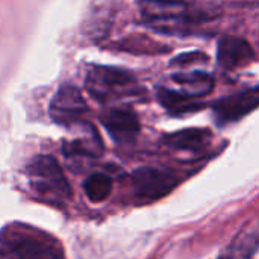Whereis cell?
<instances>
[{
    "label": "cell",
    "mask_w": 259,
    "mask_h": 259,
    "mask_svg": "<svg viewBox=\"0 0 259 259\" xmlns=\"http://www.w3.org/2000/svg\"><path fill=\"white\" fill-rule=\"evenodd\" d=\"M0 259H61V249L39 229L9 225L0 234Z\"/></svg>",
    "instance_id": "obj_1"
},
{
    "label": "cell",
    "mask_w": 259,
    "mask_h": 259,
    "mask_svg": "<svg viewBox=\"0 0 259 259\" xmlns=\"http://www.w3.org/2000/svg\"><path fill=\"white\" fill-rule=\"evenodd\" d=\"M27 179L35 196L49 205L64 206L71 197L70 184L59 162L50 155H39L30 161Z\"/></svg>",
    "instance_id": "obj_2"
},
{
    "label": "cell",
    "mask_w": 259,
    "mask_h": 259,
    "mask_svg": "<svg viewBox=\"0 0 259 259\" xmlns=\"http://www.w3.org/2000/svg\"><path fill=\"white\" fill-rule=\"evenodd\" d=\"M87 90L99 102H112L138 94V82L126 70L96 65L87 74Z\"/></svg>",
    "instance_id": "obj_3"
},
{
    "label": "cell",
    "mask_w": 259,
    "mask_h": 259,
    "mask_svg": "<svg viewBox=\"0 0 259 259\" xmlns=\"http://www.w3.org/2000/svg\"><path fill=\"white\" fill-rule=\"evenodd\" d=\"M179 184L175 171L156 167H140L131 176L134 197L140 203H150L168 196Z\"/></svg>",
    "instance_id": "obj_4"
},
{
    "label": "cell",
    "mask_w": 259,
    "mask_h": 259,
    "mask_svg": "<svg viewBox=\"0 0 259 259\" xmlns=\"http://www.w3.org/2000/svg\"><path fill=\"white\" fill-rule=\"evenodd\" d=\"M259 108V85L220 99L212 105L214 118L220 126L234 123Z\"/></svg>",
    "instance_id": "obj_5"
},
{
    "label": "cell",
    "mask_w": 259,
    "mask_h": 259,
    "mask_svg": "<svg viewBox=\"0 0 259 259\" xmlns=\"http://www.w3.org/2000/svg\"><path fill=\"white\" fill-rule=\"evenodd\" d=\"M87 112V103L79 88L73 85L61 87L52 99L50 117L56 124L73 126Z\"/></svg>",
    "instance_id": "obj_6"
},
{
    "label": "cell",
    "mask_w": 259,
    "mask_h": 259,
    "mask_svg": "<svg viewBox=\"0 0 259 259\" xmlns=\"http://www.w3.org/2000/svg\"><path fill=\"white\" fill-rule=\"evenodd\" d=\"M109 137L120 144L132 143L140 132V121L137 114L127 108H114L100 117Z\"/></svg>",
    "instance_id": "obj_7"
},
{
    "label": "cell",
    "mask_w": 259,
    "mask_h": 259,
    "mask_svg": "<svg viewBox=\"0 0 259 259\" xmlns=\"http://www.w3.org/2000/svg\"><path fill=\"white\" fill-rule=\"evenodd\" d=\"M253 56L255 53H253L252 46L243 38L225 36L219 42L217 59H219V64L226 70L247 65L249 62H252Z\"/></svg>",
    "instance_id": "obj_8"
},
{
    "label": "cell",
    "mask_w": 259,
    "mask_h": 259,
    "mask_svg": "<svg viewBox=\"0 0 259 259\" xmlns=\"http://www.w3.org/2000/svg\"><path fill=\"white\" fill-rule=\"evenodd\" d=\"M102 140L91 124H87L80 134L64 141V153L67 156L96 158L102 153Z\"/></svg>",
    "instance_id": "obj_9"
},
{
    "label": "cell",
    "mask_w": 259,
    "mask_h": 259,
    "mask_svg": "<svg viewBox=\"0 0 259 259\" xmlns=\"http://www.w3.org/2000/svg\"><path fill=\"white\" fill-rule=\"evenodd\" d=\"M211 140V132L208 129H182L173 134H168L164 138V143L176 150H200L203 149Z\"/></svg>",
    "instance_id": "obj_10"
},
{
    "label": "cell",
    "mask_w": 259,
    "mask_h": 259,
    "mask_svg": "<svg viewBox=\"0 0 259 259\" xmlns=\"http://www.w3.org/2000/svg\"><path fill=\"white\" fill-rule=\"evenodd\" d=\"M158 97H159V102L162 103V106L173 114H184V112H193V111L200 109V105L197 102H194V97H191L182 91L162 88V90H159Z\"/></svg>",
    "instance_id": "obj_11"
},
{
    "label": "cell",
    "mask_w": 259,
    "mask_h": 259,
    "mask_svg": "<svg viewBox=\"0 0 259 259\" xmlns=\"http://www.w3.org/2000/svg\"><path fill=\"white\" fill-rule=\"evenodd\" d=\"M259 249V238L253 234H243L234 240L217 259H252Z\"/></svg>",
    "instance_id": "obj_12"
},
{
    "label": "cell",
    "mask_w": 259,
    "mask_h": 259,
    "mask_svg": "<svg viewBox=\"0 0 259 259\" xmlns=\"http://www.w3.org/2000/svg\"><path fill=\"white\" fill-rule=\"evenodd\" d=\"M83 191L88 200L100 203L106 200L112 193V179L103 173L90 175L83 182Z\"/></svg>",
    "instance_id": "obj_13"
},
{
    "label": "cell",
    "mask_w": 259,
    "mask_h": 259,
    "mask_svg": "<svg viewBox=\"0 0 259 259\" xmlns=\"http://www.w3.org/2000/svg\"><path fill=\"white\" fill-rule=\"evenodd\" d=\"M140 3L149 21H165L170 15L168 11L185 6V0H140Z\"/></svg>",
    "instance_id": "obj_14"
},
{
    "label": "cell",
    "mask_w": 259,
    "mask_h": 259,
    "mask_svg": "<svg viewBox=\"0 0 259 259\" xmlns=\"http://www.w3.org/2000/svg\"><path fill=\"white\" fill-rule=\"evenodd\" d=\"M199 61L205 62V61H206V56L202 55V53L194 52V53H184V55H179L178 58L173 59L171 64H173V65H188V64L199 62Z\"/></svg>",
    "instance_id": "obj_15"
}]
</instances>
